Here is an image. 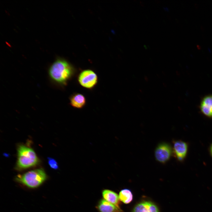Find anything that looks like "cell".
Wrapping results in <instances>:
<instances>
[{
    "instance_id": "obj_5",
    "label": "cell",
    "mask_w": 212,
    "mask_h": 212,
    "mask_svg": "<svg viewBox=\"0 0 212 212\" xmlns=\"http://www.w3.org/2000/svg\"><path fill=\"white\" fill-rule=\"evenodd\" d=\"M98 80L96 74L92 70L87 69L83 71L79 74L78 81L83 87L91 89L97 84Z\"/></svg>"
},
{
    "instance_id": "obj_13",
    "label": "cell",
    "mask_w": 212,
    "mask_h": 212,
    "mask_svg": "<svg viewBox=\"0 0 212 212\" xmlns=\"http://www.w3.org/2000/svg\"><path fill=\"white\" fill-rule=\"evenodd\" d=\"M48 163L52 169L56 170L58 168V164L55 160L51 158H48Z\"/></svg>"
},
{
    "instance_id": "obj_10",
    "label": "cell",
    "mask_w": 212,
    "mask_h": 212,
    "mask_svg": "<svg viewBox=\"0 0 212 212\" xmlns=\"http://www.w3.org/2000/svg\"><path fill=\"white\" fill-rule=\"evenodd\" d=\"M97 208L100 212H118L120 211V208L104 199L100 201Z\"/></svg>"
},
{
    "instance_id": "obj_12",
    "label": "cell",
    "mask_w": 212,
    "mask_h": 212,
    "mask_svg": "<svg viewBox=\"0 0 212 212\" xmlns=\"http://www.w3.org/2000/svg\"><path fill=\"white\" fill-rule=\"evenodd\" d=\"M119 197L120 200L125 204L130 203L133 198V196L131 191L126 189L122 190L120 191Z\"/></svg>"
},
{
    "instance_id": "obj_8",
    "label": "cell",
    "mask_w": 212,
    "mask_h": 212,
    "mask_svg": "<svg viewBox=\"0 0 212 212\" xmlns=\"http://www.w3.org/2000/svg\"><path fill=\"white\" fill-rule=\"evenodd\" d=\"M200 109L205 115L212 117V95H208L203 98L201 103Z\"/></svg>"
},
{
    "instance_id": "obj_3",
    "label": "cell",
    "mask_w": 212,
    "mask_h": 212,
    "mask_svg": "<svg viewBox=\"0 0 212 212\" xmlns=\"http://www.w3.org/2000/svg\"><path fill=\"white\" fill-rule=\"evenodd\" d=\"M16 168L19 170L34 166L39 163L38 158L34 150L24 145H21L17 149Z\"/></svg>"
},
{
    "instance_id": "obj_1",
    "label": "cell",
    "mask_w": 212,
    "mask_h": 212,
    "mask_svg": "<svg viewBox=\"0 0 212 212\" xmlns=\"http://www.w3.org/2000/svg\"><path fill=\"white\" fill-rule=\"evenodd\" d=\"M49 73L51 79L61 85H65L73 75V67L67 61L62 59L55 61L49 68Z\"/></svg>"
},
{
    "instance_id": "obj_2",
    "label": "cell",
    "mask_w": 212,
    "mask_h": 212,
    "mask_svg": "<svg viewBox=\"0 0 212 212\" xmlns=\"http://www.w3.org/2000/svg\"><path fill=\"white\" fill-rule=\"evenodd\" d=\"M47 175L42 168L29 171L22 175H17L16 181L30 188H37L41 185L47 179Z\"/></svg>"
},
{
    "instance_id": "obj_14",
    "label": "cell",
    "mask_w": 212,
    "mask_h": 212,
    "mask_svg": "<svg viewBox=\"0 0 212 212\" xmlns=\"http://www.w3.org/2000/svg\"><path fill=\"white\" fill-rule=\"evenodd\" d=\"M210 151L212 155V145Z\"/></svg>"
},
{
    "instance_id": "obj_9",
    "label": "cell",
    "mask_w": 212,
    "mask_h": 212,
    "mask_svg": "<svg viewBox=\"0 0 212 212\" xmlns=\"http://www.w3.org/2000/svg\"><path fill=\"white\" fill-rule=\"evenodd\" d=\"M104 199L119 208V196L115 192L109 189H105L102 192Z\"/></svg>"
},
{
    "instance_id": "obj_4",
    "label": "cell",
    "mask_w": 212,
    "mask_h": 212,
    "mask_svg": "<svg viewBox=\"0 0 212 212\" xmlns=\"http://www.w3.org/2000/svg\"><path fill=\"white\" fill-rule=\"evenodd\" d=\"M173 154L172 149L169 143L162 142L156 147L154 152L156 160L158 162L165 164L170 159Z\"/></svg>"
},
{
    "instance_id": "obj_7",
    "label": "cell",
    "mask_w": 212,
    "mask_h": 212,
    "mask_svg": "<svg viewBox=\"0 0 212 212\" xmlns=\"http://www.w3.org/2000/svg\"><path fill=\"white\" fill-rule=\"evenodd\" d=\"M132 212H159L157 206L153 203L145 201L137 204Z\"/></svg>"
},
{
    "instance_id": "obj_6",
    "label": "cell",
    "mask_w": 212,
    "mask_h": 212,
    "mask_svg": "<svg viewBox=\"0 0 212 212\" xmlns=\"http://www.w3.org/2000/svg\"><path fill=\"white\" fill-rule=\"evenodd\" d=\"M173 154L179 161H182L185 158L187 152L188 145L185 142L180 140L173 141Z\"/></svg>"
},
{
    "instance_id": "obj_11",
    "label": "cell",
    "mask_w": 212,
    "mask_h": 212,
    "mask_svg": "<svg viewBox=\"0 0 212 212\" xmlns=\"http://www.w3.org/2000/svg\"><path fill=\"white\" fill-rule=\"evenodd\" d=\"M70 104L73 107L81 108L85 105L86 99L84 96L80 93L75 94L70 98Z\"/></svg>"
}]
</instances>
